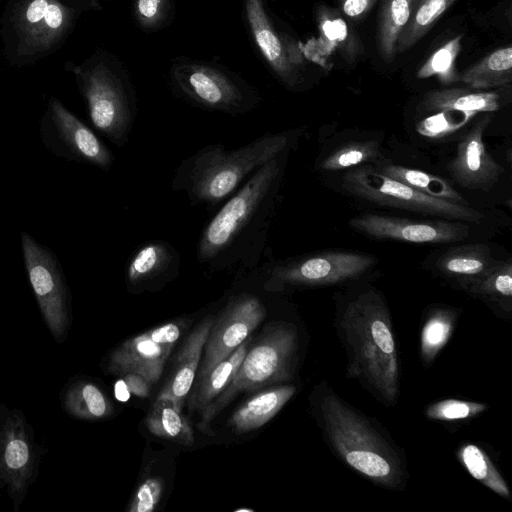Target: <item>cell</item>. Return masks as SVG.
<instances>
[{"label": "cell", "mask_w": 512, "mask_h": 512, "mask_svg": "<svg viewBox=\"0 0 512 512\" xmlns=\"http://www.w3.org/2000/svg\"><path fill=\"white\" fill-rule=\"evenodd\" d=\"M380 159H382V155L378 141H354L344 144L326 155L319 163V168L324 171L337 172L374 163Z\"/></svg>", "instance_id": "obj_33"}, {"label": "cell", "mask_w": 512, "mask_h": 512, "mask_svg": "<svg viewBox=\"0 0 512 512\" xmlns=\"http://www.w3.org/2000/svg\"><path fill=\"white\" fill-rule=\"evenodd\" d=\"M80 87L94 129L118 148L124 147L137 113L127 71L120 64L99 62L81 73Z\"/></svg>", "instance_id": "obj_7"}, {"label": "cell", "mask_w": 512, "mask_h": 512, "mask_svg": "<svg viewBox=\"0 0 512 512\" xmlns=\"http://www.w3.org/2000/svg\"><path fill=\"white\" fill-rule=\"evenodd\" d=\"M496 310L510 314L512 308V263L498 261L485 273L460 285Z\"/></svg>", "instance_id": "obj_25"}, {"label": "cell", "mask_w": 512, "mask_h": 512, "mask_svg": "<svg viewBox=\"0 0 512 512\" xmlns=\"http://www.w3.org/2000/svg\"><path fill=\"white\" fill-rule=\"evenodd\" d=\"M163 492L164 480L158 476H150L139 485L127 510L129 512H152L159 504Z\"/></svg>", "instance_id": "obj_37"}, {"label": "cell", "mask_w": 512, "mask_h": 512, "mask_svg": "<svg viewBox=\"0 0 512 512\" xmlns=\"http://www.w3.org/2000/svg\"><path fill=\"white\" fill-rule=\"evenodd\" d=\"M512 81V46L500 47L459 73V82L474 90L507 86Z\"/></svg>", "instance_id": "obj_26"}, {"label": "cell", "mask_w": 512, "mask_h": 512, "mask_svg": "<svg viewBox=\"0 0 512 512\" xmlns=\"http://www.w3.org/2000/svg\"><path fill=\"white\" fill-rule=\"evenodd\" d=\"M314 408L327 443L346 465L381 487H406L405 457L372 419L349 405L325 382L314 391Z\"/></svg>", "instance_id": "obj_2"}, {"label": "cell", "mask_w": 512, "mask_h": 512, "mask_svg": "<svg viewBox=\"0 0 512 512\" xmlns=\"http://www.w3.org/2000/svg\"><path fill=\"white\" fill-rule=\"evenodd\" d=\"M48 7L46 0H34L26 11V18L31 23H37L43 19Z\"/></svg>", "instance_id": "obj_40"}, {"label": "cell", "mask_w": 512, "mask_h": 512, "mask_svg": "<svg viewBox=\"0 0 512 512\" xmlns=\"http://www.w3.org/2000/svg\"><path fill=\"white\" fill-rule=\"evenodd\" d=\"M491 115L483 113L460 139L454 158L447 169L453 180L467 189L489 190L503 169L487 151L483 135Z\"/></svg>", "instance_id": "obj_17"}, {"label": "cell", "mask_w": 512, "mask_h": 512, "mask_svg": "<svg viewBox=\"0 0 512 512\" xmlns=\"http://www.w3.org/2000/svg\"><path fill=\"white\" fill-rule=\"evenodd\" d=\"M501 106V95L496 91L468 88H445L426 93L418 109L431 113L417 123L423 136L443 139L461 130L465 124L453 114L472 121L475 116L497 111Z\"/></svg>", "instance_id": "obj_12"}, {"label": "cell", "mask_w": 512, "mask_h": 512, "mask_svg": "<svg viewBox=\"0 0 512 512\" xmlns=\"http://www.w3.org/2000/svg\"><path fill=\"white\" fill-rule=\"evenodd\" d=\"M487 405L460 399H444L429 405L425 410L428 419L458 421L473 418L487 409Z\"/></svg>", "instance_id": "obj_36"}, {"label": "cell", "mask_w": 512, "mask_h": 512, "mask_svg": "<svg viewBox=\"0 0 512 512\" xmlns=\"http://www.w3.org/2000/svg\"><path fill=\"white\" fill-rule=\"evenodd\" d=\"M27 276L40 311L53 334L61 341L70 324V291L57 255L25 230L20 232Z\"/></svg>", "instance_id": "obj_10"}, {"label": "cell", "mask_w": 512, "mask_h": 512, "mask_svg": "<svg viewBox=\"0 0 512 512\" xmlns=\"http://www.w3.org/2000/svg\"><path fill=\"white\" fill-rule=\"evenodd\" d=\"M214 320V315H207L189 333L158 395V397L172 400L180 411L195 381L203 349Z\"/></svg>", "instance_id": "obj_19"}, {"label": "cell", "mask_w": 512, "mask_h": 512, "mask_svg": "<svg viewBox=\"0 0 512 512\" xmlns=\"http://www.w3.org/2000/svg\"><path fill=\"white\" fill-rule=\"evenodd\" d=\"M64 406L71 415L81 419H101L112 412V405L105 393L97 385L84 381L68 389Z\"/></svg>", "instance_id": "obj_32"}, {"label": "cell", "mask_w": 512, "mask_h": 512, "mask_svg": "<svg viewBox=\"0 0 512 512\" xmlns=\"http://www.w3.org/2000/svg\"><path fill=\"white\" fill-rule=\"evenodd\" d=\"M3 451V462L9 472L22 474L30 463L28 444L16 435L9 437Z\"/></svg>", "instance_id": "obj_38"}, {"label": "cell", "mask_w": 512, "mask_h": 512, "mask_svg": "<svg viewBox=\"0 0 512 512\" xmlns=\"http://www.w3.org/2000/svg\"><path fill=\"white\" fill-rule=\"evenodd\" d=\"M43 19L48 27L57 29L63 23V13L58 5L48 4Z\"/></svg>", "instance_id": "obj_41"}, {"label": "cell", "mask_w": 512, "mask_h": 512, "mask_svg": "<svg viewBox=\"0 0 512 512\" xmlns=\"http://www.w3.org/2000/svg\"><path fill=\"white\" fill-rule=\"evenodd\" d=\"M175 0H135L133 14L137 24L148 31L164 28L173 19Z\"/></svg>", "instance_id": "obj_35"}, {"label": "cell", "mask_w": 512, "mask_h": 512, "mask_svg": "<svg viewBox=\"0 0 512 512\" xmlns=\"http://www.w3.org/2000/svg\"><path fill=\"white\" fill-rule=\"evenodd\" d=\"M299 338L294 324L278 321L266 327L250 348L228 386L201 412L198 426L210 432V423L239 394L290 380L298 360Z\"/></svg>", "instance_id": "obj_5"}, {"label": "cell", "mask_w": 512, "mask_h": 512, "mask_svg": "<svg viewBox=\"0 0 512 512\" xmlns=\"http://www.w3.org/2000/svg\"><path fill=\"white\" fill-rule=\"evenodd\" d=\"M149 432L159 438L185 446L194 443L193 429L189 420L181 414L172 400L157 397L145 419Z\"/></svg>", "instance_id": "obj_27"}, {"label": "cell", "mask_w": 512, "mask_h": 512, "mask_svg": "<svg viewBox=\"0 0 512 512\" xmlns=\"http://www.w3.org/2000/svg\"><path fill=\"white\" fill-rule=\"evenodd\" d=\"M414 0H382L377 33L378 51L391 63L397 54L399 36L409 21Z\"/></svg>", "instance_id": "obj_28"}, {"label": "cell", "mask_w": 512, "mask_h": 512, "mask_svg": "<svg viewBox=\"0 0 512 512\" xmlns=\"http://www.w3.org/2000/svg\"><path fill=\"white\" fill-rule=\"evenodd\" d=\"M181 258L175 247L164 240H149L130 255L125 279L131 291L154 289L179 273Z\"/></svg>", "instance_id": "obj_18"}, {"label": "cell", "mask_w": 512, "mask_h": 512, "mask_svg": "<svg viewBox=\"0 0 512 512\" xmlns=\"http://www.w3.org/2000/svg\"><path fill=\"white\" fill-rule=\"evenodd\" d=\"M462 38L463 35L459 34L435 50L417 70V78L427 79L436 76L443 85L459 82L456 62L462 47Z\"/></svg>", "instance_id": "obj_34"}, {"label": "cell", "mask_w": 512, "mask_h": 512, "mask_svg": "<svg viewBox=\"0 0 512 512\" xmlns=\"http://www.w3.org/2000/svg\"><path fill=\"white\" fill-rule=\"evenodd\" d=\"M349 225L375 239L416 244L457 243L471 237V227L455 220H417L366 213L350 219Z\"/></svg>", "instance_id": "obj_16"}, {"label": "cell", "mask_w": 512, "mask_h": 512, "mask_svg": "<svg viewBox=\"0 0 512 512\" xmlns=\"http://www.w3.org/2000/svg\"><path fill=\"white\" fill-rule=\"evenodd\" d=\"M266 313L263 302L254 294L240 293L232 297L215 316L204 346L197 381L228 358L263 321Z\"/></svg>", "instance_id": "obj_15"}, {"label": "cell", "mask_w": 512, "mask_h": 512, "mask_svg": "<svg viewBox=\"0 0 512 512\" xmlns=\"http://www.w3.org/2000/svg\"><path fill=\"white\" fill-rule=\"evenodd\" d=\"M371 164L387 177L410 186L428 196L470 206V203L444 178L418 169L394 164L383 159Z\"/></svg>", "instance_id": "obj_24"}, {"label": "cell", "mask_w": 512, "mask_h": 512, "mask_svg": "<svg viewBox=\"0 0 512 512\" xmlns=\"http://www.w3.org/2000/svg\"><path fill=\"white\" fill-rule=\"evenodd\" d=\"M41 143L54 156L108 172L115 157L99 136L58 99L52 98L40 119Z\"/></svg>", "instance_id": "obj_11"}, {"label": "cell", "mask_w": 512, "mask_h": 512, "mask_svg": "<svg viewBox=\"0 0 512 512\" xmlns=\"http://www.w3.org/2000/svg\"><path fill=\"white\" fill-rule=\"evenodd\" d=\"M250 336L204 378L193 383L188 397L191 412H202L232 381L250 346Z\"/></svg>", "instance_id": "obj_23"}, {"label": "cell", "mask_w": 512, "mask_h": 512, "mask_svg": "<svg viewBox=\"0 0 512 512\" xmlns=\"http://www.w3.org/2000/svg\"><path fill=\"white\" fill-rule=\"evenodd\" d=\"M185 328L186 321L178 319L127 339L110 354L108 371L120 376L136 374L149 385L154 384L161 378L165 364Z\"/></svg>", "instance_id": "obj_14"}, {"label": "cell", "mask_w": 512, "mask_h": 512, "mask_svg": "<svg viewBox=\"0 0 512 512\" xmlns=\"http://www.w3.org/2000/svg\"><path fill=\"white\" fill-rule=\"evenodd\" d=\"M457 458L468 473L502 498L511 500L509 487L485 451L472 443L462 445Z\"/></svg>", "instance_id": "obj_31"}, {"label": "cell", "mask_w": 512, "mask_h": 512, "mask_svg": "<svg viewBox=\"0 0 512 512\" xmlns=\"http://www.w3.org/2000/svg\"><path fill=\"white\" fill-rule=\"evenodd\" d=\"M316 23L319 37L311 43L320 46V56L336 51L347 63L353 64L364 53L358 34L337 9L319 5L316 9Z\"/></svg>", "instance_id": "obj_20"}, {"label": "cell", "mask_w": 512, "mask_h": 512, "mask_svg": "<svg viewBox=\"0 0 512 512\" xmlns=\"http://www.w3.org/2000/svg\"><path fill=\"white\" fill-rule=\"evenodd\" d=\"M243 11L248 31L262 59L285 86L296 89L305 59L301 44L276 25L263 0H244Z\"/></svg>", "instance_id": "obj_13"}, {"label": "cell", "mask_w": 512, "mask_h": 512, "mask_svg": "<svg viewBox=\"0 0 512 512\" xmlns=\"http://www.w3.org/2000/svg\"><path fill=\"white\" fill-rule=\"evenodd\" d=\"M172 90L201 109L231 116L246 114L261 102L260 94L222 65L177 58L169 72Z\"/></svg>", "instance_id": "obj_6"}, {"label": "cell", "mask_w": 512, "mask_h": 512, "mask_svg": "<svg viewBox=\"0 0 512 512\" xmlns=\"http://www.w3.org/2000/svg\"><path fill=\"white\" fill-rule=\"evenodd\" d=\"M300 133L299 129L267 132L235 149L220 143L204 146L179 163L171 187L195 205L215 207L260 167L291 149Z\"/></svg>", "instance_id": "obj_4"}, {"label": "cell", "mask_w": 512, "mask_h": 512, "mask_svg": "<svg viewBox=\"0 0 512 512\" xmlns=\"http://www.w3.org/2000/svg\"><path fill=\"white\" fill-rule=\"evenodd\" d=\"M497 262L488 245L475 243L448 248L437 259L436 268L460 286L479 277Z\"/></svg>", "instance_id": "obj_22"}, {"label": "cell", "mask_w": 512, "mask_h": 512, "mask_svg": "<svg viewBox=\"0 0 512 512\" xmlns=\"http://www.w3.org/2000/svg\"><path fill=\"white\" fill-rule=\"evenodd\" d=\"M456 0H414L408 23L402 30L396 52L411 49L424 37Z\"/></svg>", "instance_id": "obj_30"}, {"label": "cell", "mask_w": 512, "mask_h": 512, "mask_svg": "<svg viewBox=\"0 0 512 512\" xmlns=\"http://www.w3.org/2000/svg\"><path fill=\"white\" fill-rule=\"evenodd\" d=\"M377 259L353 251H325L266 263L264 286L270 291L337 285L359 279Z\"/></svg>", "instance_id": "obj_9"}, {"label": "cell", "mask_w": 512, "mask_h": 512, "mask_svg": "<svg viewBox=\"0 0 512 512\" xmlns=\"http://www.w3.org/2000/svg\"><path fill=\"white\" fill-rule=\"evenodd\" d=\"M290 150L254 172L206 223L196 246L200 264L222 270L257 263Z\"/></svg>", "instance_id": "obj_1"}, {"label": "cell", "mask_w": 512, "mask_h": 512, "mask_svg": "<svg viewBox=\"0 0 512 512\" xmlns=\"http://www.w3.org/2000/svg\"><path fill=\"white\" fill-rule=\"evenodd\" d=\"M295 391L293 385H279L254 394L232 413L228 426L237 434L262 427L283 408Z\"/></svg>", "instance_id": "obj_21"}, {"label": "cell", "mask_w": 512, "mask_h": 512, "mask_svg": "<svg viewBox=\"0 0 512 512\" xmlns=\"http://www.w3.org/2000/svg\"><path fill=\"white\" fill-rule=\"evenodd\" d=\"M377 0H340L342 12L351 20L363 19Z\"/></svg>", "instance_id": "obj_39"}, {"label": "cell", "mask_w": 512, "mask_h": 512, "mask_svg": "<svg viewBox=\"0 0 512 512\" xmlns=\"http://www.w3.org/2000/svg\"><path fill=\"white\" fill-rule=\"evenodd\" d=\"M458 319V312L448 307L432 309L426 316L420 333V356L428 367L449 341Z\"/></svg>", "instance_id": "obj_29"}, {"label": "cell", "mask_w": 512, "mask_h": 512, "mask_svg": "<svg viewBox=\"0 0 512 512\" xmlns=\"http://www.w3.org/2000/svg\"><path fill=\"white\" fill-rule=\"evenodd\" d=\"M347 354V375L357 379L386 406L399 396L400 366L389 309L383 297L367 290L349 300L337 320Z\"/></svg>", "instance_id": "obj_3"}, {"label": "cell", "mask_w": 512, "mask_h": 512, "mask_svg": "<svg viewBox=\"0 0 512 512\" xmlns=\"http://www.w3.org/2000/svg\"><path fill=\"white\" fill-rule=\"evenodd\" d=\"M343 188L368 202L437 216L448 220L480 223L485 215L471 206L428 196L378 171L371 163L353 167L344 174Z\"/></svg>", "instance_id": "obj_8"}]
</instances>
